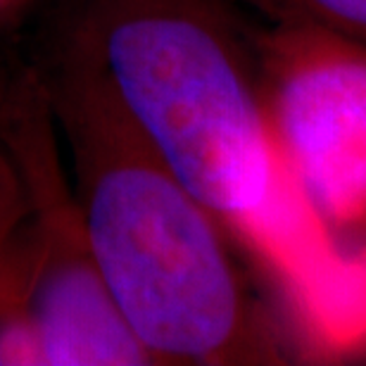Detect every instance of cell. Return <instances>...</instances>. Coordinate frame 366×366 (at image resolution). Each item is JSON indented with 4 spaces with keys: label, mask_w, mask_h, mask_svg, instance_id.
Masks as SVG:
<instances>
[{
    "label": "cell",
    "mask_w": 366,
    "mask_h": 366,
    "mask_svg": "<svg viewBox=\"0 0 366 366\" xmlns=\"http://www.w3.org/2000/svg\"><path fill=\"white\" fill-rule=\"evenodd\" d=\"M272 24H305L366 48V0H247Z\"/></svg>",
    "instance_id": "cell-5"
},
{
    "label": "cell",
    "mask_w": 366,
    "mask_h": 366,
    "mask_svg": "<svg viewBox=\"0 0 366 366\" xmlns=\"http://www.w3.org/2000/svg\"><path fill=\"white\" fill-rule=\"evenodd\" d=\"M276 295L300 357L366 350V252L307 207L262 102L252 39L222 0H98L79 48Z\"/></svg>",
    "instance_id": "cell-1"
},
{
    "label": "cell",
    "mask_w": 366,
    "mask_h": 366,
    "mask_svg": "<svg viewBox=\"0 0 366 366\" xmlns=\"http://www.w3.org/2000/svg\"><path fill=\"white\" fill-rule=\"evenodd\" d=\"M252 50L285 167L319 224L350 250L366 240V48L272 24L252 36Z\"/></svg>",
    "instance_id": "cell-3"
},
{
    "label": "cell",
    "mask_w": 366,
    "mask_h": 366,
    "mask_svg": "<svg viewBox=\"0 0 366 366\" xmlns=\"http://www.w3.org/2000/svg\"><path fill=\"white\" fill-rule=\"evenodd\" d=\"M0 109V136L31 197L26 310L43 366L155 364L117 310L93 262L76 195L67 190L57 162L50 91L19 84Z\"/></svg>",
    "instance_id": "cell-4"
},
{
    "label": "cell",
    "mask_w": 366,
    "mask_h": 366,
    "mask_svg": "<svg viewBox=\"0 0 366 366\" xmlns=\"http://www.w3.org/2000/svg\"><path fill=\"white\" fill-rule=\"evenodd\" d=\"M12 3H17V0H0V10H5V7H10Z\"/></svg>",
    "instance_id": "cell-6"
},
{
    "label": "cell",
    "mask_w": 366,
    "mask_h": 366,
    "mask_svg": "<svg viewBox=\"0 0 366 366\" xmlns=\"http://www.w3.org/2000/svg\"><path fill=\"white\" fill-rule=\"evenodd\" d=\"M50 100L74 155L93 262L155 364L300 357L285 321L252 292L222 226L162 162L81 50Z\"/></svg>",
    "instance_id": "cell-2"
},
{
    "label": "cell",
    "mask_w": 366,
    "mask_h": 366,
    "mask_svg": "<svg viewBox=\"0 0 366 366\" xmlns=\"http://www.w3.org/2000/svg\"><path fill=\"white\" fill-rule=\"evenodd\" d=\"M364 252H366V250H364Z\"/></svg>",
    "instance_id": "cell-7"
}]
</instances>
